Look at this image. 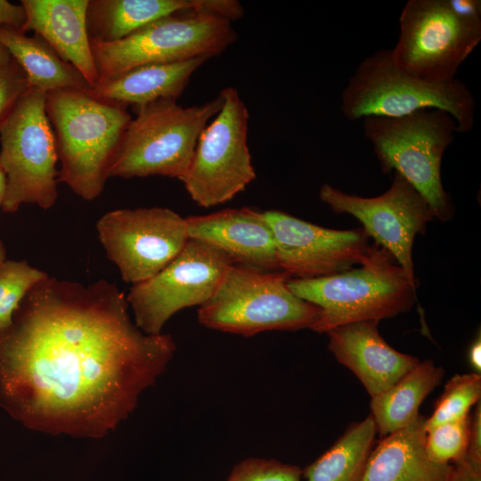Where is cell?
Wrapping results in <instances>:
<instances>
[{
    "label": "cell",
    "mask_w": 481,
    "mask_h": 481,
    "mask_svg": "<svg viewBox=\"0 0 481 481\" xmlns=\"http://www.w3.org/2000/svg\"><path fill=\"white\" fill-rule=\"evenodd\" d=\"M273 233L280 271L296 279L330 276L365 259L370 244L363 229L334 230L279 210L264 211Z\"/></svg>",
    "instance_id": "15"
},
{
    "label": "cell",
    "mask_w": 481,
    "mask_h": 481,
    "mask_svg": "<svg viewBox=\"0 0 481 481\" xmlns=\"http://www.w3.org/2000/svg\"><path fill=\"white\" fill-rule=\"evenodd\" d=\"M390 50L395 65L430 81H449L481 41V20L453 12L448 0H409Z\"/></svg>",
    "instance_id": "11"
},
{
    "label": "cell",
    "mask_w": 481,
    "mask_h": 481,
    "mask_svg": "<svg viewBox=\"0 0 481 481\" xmlns=\"http://www.w3.org/2000/svg\"><path fill=\"white\" fill-rule=\"evenodd\" d=\"M363 129L382 170H394L408 181L435 218L450 219L453 208L442 184L441 163L457 133L453 118L440 109H422L398 118L366 117Z\"/></svg>",
    "instance_id": "5"
},
{
    "label": "cell",
    "mask_w": 481,
    "mask_h": 481,
    "mask_svg": "<svg viewBox=\"0 0 481 481\" xmlns=\"http://www.w3.org/2000/svg\"><path fill=\"white\" fill-rule=\"evenodd\" d=\"M6 260V249L2 240H0V265Z\"/></svg>",
    "instance_id": "37"
},
{
    "label": "cell",
    "mask_w": 481,
    "mask_h": 481,
    "mask_svg": "<svg viewBox=\"0 0 481 481\" xmlns=\"http://www.w3.org/2000/svg\"><path fill=\"white\" fill-rule=\"evenodd\" d=\"M469 362L475 373L481 371V339L480 336L476 338L469 349Z\"/></svg>",
    "instance_id": "34"
},
{
    "label": "cell",
    "mask_w": 481,
    "mask_h": 481,
    "mask_svg": "<svg viewBox=\"0 0 481 481\" xmlns=\"http://www.w3.org/2000/svg\"><path fill=\"white\" fill-rule=\"evenodd\" d=\"M29 87L26 73L12 58L0 65V125Z\"/></svg>",
    "instance_id": "29"
},
{
    "label": "cell",
    "mask_w": 481,
    "mask_h": 481,
    "mask_svg": "<svg viewBox=\"0 0 481 481\" xmlns=\"http://www.w3.org/2000/svg\"><path fill=\"white\" fill-rule=\"evenodd\" d=\"M426 419L383 437L371 449L360 481H449L453 465L431 461L425 449Z\"/></svg>",
    "instance_id": "19"
},
{
    "label": "cell",
    "mask_w": 481,
    "mask_h": 481,
    "mask_svg": "<svg viewBox=\"0 0 481 481\" xmlns=\"http://www.w3.org/2000/svg\"><path fill=\"white\" fill-rule=\"evenodd\" d=\"M208 60L197 57L138 66L98 80L90 92L102 100L134 109L159 100H177L192 74Z\"/></svg>",
    "instance_id": "20"
},
{
    "label": "cell",
    "mask_w": 481,
    "mask_h": 481,
    "mask_svg": "<svg viewBox=\"0 0 481 481\" xmlns=\"http://www.w3.org/2000/svg\"><path fill=\"white\" fill-rule=\"evenodd\" d=\"M220 94L192 107L159 100L135 108L110 170V177L152 175L181 179L192 162L198 139L220 110Z\"/></svg>",
    "instance_id": "7"
},
{
    "label": "cell",
    "mask_w": 481,
    "mask_h": 481,
    "mask_svg": "<svg viewBox=\"0 0 481 481\" xmlns=\"http://www.w3.org/2000/svg\"><path fill=\"white\" fill-rule=\"evenodd\" d=\"M6 190V176L0 167V208L2 206Z\"/></svg>",
    "instance_id": "35"
},
{
    "label": "cell",
    "mask_w": 481,
    "mask_h": 481,
    "mask_svg": "<svg viewBox=\"0 0 481 481\" xmlns=\"http://www.w3.org/2000/svg\"><path fill=\"white\" fill-rule=\"evenodd\" d=\"M379 321H361L327 331L328 348L362 382L371 397L385 391L419 359L396 351L380 336Z\"/></svg>",
    "instance_id": "17"
},
{
    "label": "cell",
    "mask_w": 481,
    "mask_h": 481,
    "mask_svg": "<svg viewBox=\"0 0 481 481\" xmlns=\"http://www.w3.org/2000/svg\"><path fill=\"white\" fill-rule=\"evenodd\" d=\"M189 239L221 251L233 264L280 271L276 245L265 213L252 208H225L185 218Z\"/></svg>",
    "instance_id": "16"
},
{
    "label": "cell",
    "mask_w": 481,
    "mask_h": 481,
    "mask_svg": "<svg viewBox=\"0 0 481 481\" xmlns=\"http://www.w3.org/2000/svg\"><path fill=\"white\" fill-rule=\"evenodd\" d=\"M89 0H21L26 20L20 31L33 30L93 87L99 80L86 24Z\"/></svg>",
    "instance_id": "18"
},
{
    "label": "cell",
    "mask_w": 481,
    "mask_h": 481,
    "mask_svg": "<svg viewBox=\"0 0 481 481\" xmlns=\"http://www.w3.org/2000/svg\"><path fill=\"white\" fill-rule=\"evenodd\" d=\"M301 477L297 466L252 457L236 464L226 481H301Z\"/></svg>",
    "instance_id": "28"
},
{
    "label": "cell",
    "mask_w": 481,
    "mask_h": 481,
    "mask_svg": "<svg viewBox=\"0 0 481 481\" xmlns=\"http://www.w3.org/2000/svg\"><path fill=\"white\" fill-rule=\"evenodd\" d=\"M481 376L477 373L456 374L446 383L425 429L469 416L470 408L480 401Z\"/></svg>",
    "instance_id": "25"
},
{
    "label": "cell",
    "mask_w": 481,
    "mask_h": 481,
    "mask_svg": "<svg viewBox=\"0 0 481 481\" xmlns=\"http://www.w3.org/2000/svg\"><path fill=\"white\" fill-rule=\"evenodd\" d=\"M26 20L24 9L20 4H12L0 0V26H8L20 30Z\"/></svg>",
    "instance_id": "31"
},
{
    "label": "cell",
    "mask_w": 481,
    "mask_h": 481,
    "mask_svg": "<svg viewBox=\"0 0 481 481\" xmlns=\"http://www.w3.org/2000/svg\"><path fill=\"white\" fill-rule=\"evenodd\" d=\"M45 111L61 161L58 182L84 200L96 199L132 119L126 107L90 89H60L46 93Z\"/></svg>",
    "instance_id": "2"
},
{
    "label": "cell",
    "mask_w": 481,
    "mask_h": 481,
    "mask_svg": "<svg viewBox=\"0 0 481 481\" xmlns=\"http://www.w3.org/2000/svg\"><path fill=\"white\" fill-rule=\"evenodd\" d=\"M376 433L371 416L351 425L325 453L302 470L306 481H360Z\"/></svg>",
    "instance_id": "24"
},
{
    "label": "cell",
    "mask_w": 481,
    "mask_h": 481,
    "mask_svg": "<svg viewBox=\"0 0 481 481\" xmlns=\"http://www.w3.org/2000/svg\"><path fill=\"white\" fill-rule=\"evenodd\" d=\"M319 197L334 212L357 218L368 237L393 255L416 287L412 261L414 239L425 232L428 223L435 216L428 202L408 181L395 172L388 190L371 198L348 194L324 183Z\"/></svg>",
    "instance_id": "14"
},
{
    "label": "cell",
    "mask_w": 481,
    "mask_h": 481,
    "mask_svg": "<svg viewBox=\"0 0 481 481\" xmlns=\"http://www.w3.org/2000/svg\"><path fill=\"white\" fill-rule=\"evenodd\" d=\"M12 59L7 49L0 43V65L6 63Z\"/></svg>",
    "instance_id": "36"
},
{
    "label": "cell",
    "mask_w": 481,
    "mask_h": 481,
    "mask_svg": "<svg viewBox=\"0 0 481 481\" xmlns=\"http://www.w3.org/2000/svg\"><path fill=\"white\" fill-rule=\"evenodd\" d=\"M455 13L472 20H481V1L479 0H448Z\"/></svg>",
    "instance_id": "33"
},
{
    "label": "cell",
    "mask_w": 481,
    "mask_h": 481,
    "mask_svg": "<svg viewBox=\"0 0 481 481\" xmlns=\"http://www.w3.org/2000/svg\"><path fill=\"white\" fill-rule=\"evenodd\" d=\"M218 0H89L90 40L115 42L161 18L182 12L216 14Z\"/></svg>",
    "instance_id": "21"
},
{
    "label": "cell",
    "mask_w": 481,
    "mask_h": 481,
    "mask_svg": "<svg viewBox=\"0 0 481 481\" xmlns=\"http://www.w3.org/2000/svg\"><path fill=\"white\" fill-rule=\"evenodd\" d=\"M0 43L22 68L30 87L45 93L91 88L80 72L63 61L39 36L29 37L19 29L0 26Z\"/></svg>",
    "instance_id": "23"
},
{
    "label": "cell",
    "mask_w": 481,
    "mask_h": 481,
    "mask_svg": "<svg viewBox=\"0 0 481 481\" xmlns=\"http://www.w3.org/2000/svg\"><path fill=\"white\" fill-rule=\"evenodd\" d=\"M359 265L330 276L288 281L296 296L321 309L311 330L326 333L351 322L394 317L412 307L416 287L388 250L373 242Z\"/></svg>",
    "instance_id": "3"
},
{
    "label": "cell",
    "mask_w": 481,
    "mask_h": 481,
    "mask_svg": "<svg viewBox=\"0 0 481 481\" xmlns=\"http://www.w3.org/2000/svg\"><path fill=\"white\" fill-rule=\"evenodd\" d=\"M476 101L461 80L430 81L395 64L390 50H379L356 67L341 94L340 110L351 121L366 117L398 118L422 109H440L454 119L457 133L469 132Z\"/></svg>",
    "instance_id": "4"
},
{
    "label": "cell",
    "mask_w": 481,
    "mask_h": 481,
    "mask_svg": "<svg viewBox=\"0 0 481 481\" xmlns=\"http://www.w3.org/2000/svg\"><path fill=\"white\" fill-rule=\"evenodd\" d=\"M45 98L46 93L29 87L0 125L4 212L14 213L25 203L49 209L56 202L58 154Z\"/></svg>",
    "instance_id": "8"
},
{
    "label": "cell",
    "mask_w": 481,
    "mask_h": 481,
    "mask_svg": "<svg viewBox=\"0 0 481 481\" xmlns=\"http://www.w3.org/2000/svg\"><path fill=\"white\" fill-rule=\"evenodd\" d=\"M449 481H481V463L464 458L453 464Z\"/></svg>",
    "instance_id": "32"
},
{
    "label": "cell",
    "mask_w": 481,
    "mask_h": 481,
    "mask_svg": "<svg viewBox=\"0 0 481 481\" xmlns=\"http://www.w3.org/2000/svg\"><path fill=\"white\" fill-rule=\"evenodd\" d=\"M465 458L481 463V403L476 404L470 414L469 444Z\"/></svg>",
    "instance_id": "30"
},
{
    "label": "cell",
    "mask_w": 481,
    "mask_h": 481,
    "mask_svg": "<svg viewBox=\"0 0 481 481\" xmlns=\"http://www.w3.org/2000/svg\"><path fill=\"white\" fill-rule=\"evenodd\" d=\"M201 132L190 167L180 179L191 199L210 208L233 199L256 178L248 145L249 110L234 87Z\"/></svg>",
    "instance_id": "10"
},
{
    "label": "cell",
    "mask_w": 481,
    "mask_h": 481,
    "mask_svg": "<svg viewBox=\"0 0 481 481\" xmlns=\"http://www.w3.org/2000/svg\"><path fill=\"white\" fill-rule=\"evenodd\" d=\"M232 264L216 249L189 239L161 271L132 285L126 299L136 326L145 334L162 333L163 326L175 313L206 303Z\"/></svg>",
    "instance_id": "12"
},
{
    "label": "cell",
    "mask_w": 481,
    "mask_h": 481,
    "mask_svg": "<svg viewBox=\"0 0 481 481\" xmlns=\"http://www.w3.org/2000/svg\"><path fill=\"white\" fill-rule=\"evenodd\" d=\"M232 21L182 12L157 20L115 42L90 40L99 80L133 68L221 54L236 40Z\"/></svg>",
    "instance_id": "9"
},
{
    "label": "cell",
    "mask_w": 481,
    "mask_h": 481,
    "mask_svg": "<svg viewBox=\"0 0 481 481\" xmlns=\"http://www.w3.org/2000/svg\"><path fill=\"white\" fill-rule=\"evenodd\" d=\"M47 276L25 260H5L0 265V337L11 327L23 298Z\"/></svg>",
    "instance_id": "26"
},
{
    "label": "cell",
    "mask_w": 481,
    "mask_h": 481,
    "mask_svg": "<svg viewBox=\"0 0 481 481\" xmlns=\"http://www.w3.org/2000/svg\"><path fill=\"white\" fill-rule=\"evenodd\" d=\"M290 278L282 271L232 264L213 296L199 306L198 321L208 329L245 337L311 329L321 309L289 289Z\"/></svg>",
    "instance_id": "6"
},
{
    "label": "cell",
    "mask_w": 481,
    "mask_h": 481,
    "mask_svg": "<svg viewBox=\"0 0 481 481\" xmlns=\"http://www.w3.org/2000/svg\"><path fill=\"white\" fill-rule=\"evenodd\" d=\"M470 414L437 425L426 431L425 449L436 463L453 465L461 461L469 444Z\"/></svg>",
    "instance_id": "27"
},
{
    "label": "cell",
    "mask_w": 481,
    "mask_h": 481,
    "mask_svg": "<svg viewBox=\"0 0 481 481\" xmlns=\"http://www.w3.org/2000/svg\"><path fill=\"white\" fill-rule=\"evenodd\" d=\"M443 368L430 360L420 362L385 391L371 397L370 408L381 437L412 423L423 400L444 377Z\"/></svg>",
    "instance_id": "22"
},
{
    "label": "cell",
    "mask_w": 481,
    "mask_h": 481,
    "mask_svg": "<svg viewBox=\"0 0 481 481\" xmlns=\"http://www.w3.org/2000/svg\"><path fill=\"white\" fill-rule=\"evenodd\" d=\"M96 230L107 257L132 284L161 271L189 240L185 218L159 207L110 211L97 221Z\"/></svg>",
    "instance_id": "13"
},
{
    "label": "cell",
    "mask_w": 481,
    "mask_h": 481,
    "mask_svg": "<svg viewBox=\"0 0 481 481\" xmlns=\"http://www.w3.org/2000/svg\"><path fill=\"white\" fill-rule=\"evenodd\" d=\"M176 350L131 319L115 283L47 276L0 337V407L28 428L102 437L126 420Z\"/></svg>",
    "instance_id": "1"
}]
</instances>
